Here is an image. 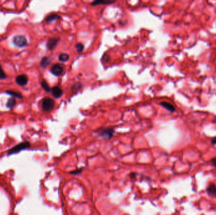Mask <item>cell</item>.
Here are the masks:
<instances>
[{
    "label": "cell",
    "mask_w": 216,
    "mask_h": 215,
    "mask_svg": "<svg viewBox=\"0 0 216 215\" xmlns=\"http://www.w3.org/2000/svg\"><path fill=\"white\" fill-rule=\"evenodd\" d=\"M42 109L44 112H50L54 108L55 102L53 99L49 97L44 98L42 100Z\"/></svg>",
    "instance_id": "cell-1"
},
{
    "label": "cell",
    "mask_w": 216,
    "mask_h": 215,
    "mask_svg": "<svg viewBox=\"0 0 216 215\" xmlns=\"http://www.w3.org/2000/svg\"><path fill=\"white\" fill-rule=\"evenodd\" d=\"M97 133L101 138L109 139L113 136L115 131L113 129L109 128H102L97 130Z\"/></svg>",
    "instance_id": "cell-2"
},
{
    "label": "cell",
    "mask_w": 216,
    "mask_h": 215,
    "mask_svg": "<svg viewBox=\"0 0 216 215\" xmlns=\"http://www.w3.org/2000/svg\"><path fill=\"white\" fill-rule=\"evenodd\" d=\"M13 43L18 48H22L27 46L28 43L25 37L23 35H16L13 37Z\"/></svg>",
    "instance_id": "cell-3"
},
{
    "label": "cell",
    "mask_w": 216,
    "mask_h": 215,
    "mask_svg": "<svg viewBox=\"0 0 216 215\" xmlns=\"http://www.w3.org/2000/svg\"><path fill=\"white\" fill-rule=\"evenodd\" d=\"M30 146V143L28 141H25L21 143L20 144H17L15 147H13V148H12L10 151H9V154H13V153H16L19 152L23 149H25L28 148H29Z\"/></svg>",
    "instance_id": "cell-4"
},
{
    "label": "cell",
    "mask_w": 216,
    "mask_h": 215,
    "mask_svg": "<svg viewBox=\"0 0 216 215\" xmlns=\"http://www.w3.org/2000/svg\"><path fill=\"white\" fill-rule=\"evenodd\" d=\"M50 71L53 74L56 76H59L62 75L64 71V68L62 64H54L51 68Z\"/></svg>",
    "instance_id": "cell-5"
},
{
    "label": "cell",
    "mask_w": 216,
    "mask_h": 215,
    "mask_svg": "<svg viewBox=\"0 0 216 215\" xmlns=\"http://www.w3.org/2000/svg\"><path fill=\"white\" fill-rule=\"evenodd\" d=\"M15 82L19 86L25 87L29 82V78L26 74H20L16 77Z\"/></svg>",
    "instance_id": "cell-6"
},
{
    "label": "cell",
    "mask_w": 216,
    "mask_h": 215,
    "mask_svg": "<svg viewBox=\"0 0 216 215\" xmlns=\"http://www.w3.org/2000/svg\"><path fill=\"white\" fill-rule=\"evenodd\" d=\"M59 40V39L57 38V37H53V38L49 39L47 42V48L49 51H53L56 48Z\"/></svg>",
    "instance_id": "cell-7"
},
{
    "label": "cell",
    "mask_w": 216,
    "mask_h": 215,
    "mask_svg": "<svg viewBox=\"0 0 216 215\" xmlns=\"http://www.w3.org/2000/svg\"><path fill=\"white\" fill-rule=\"evenodd\" d=\"M51 93H52V95L54 98L56 99H58L60 98L63 95V90L59 87H54L53 88H51Z\"/></svg>",
    "instance_id": "cell-8"
},
{
    "label": "cell",
    "mask_w": 216,
    "mask_h": 215,
    "mask_svg": "<svg viewBox=\"0 0 216 215\" xmlns=\"http://www.w3.org/2000/svg\"><path fill=\"white\" fill-rule=\"evenodd\" d=\"M207 192L209 196L216 198V186L214 184H210L207 188Z\"/></svg>",
    "instance_id": "cell-9"
},
{
    "label": "cell",
    "mask_w": 216,
    "mask_h": 215,
    "mask_svg": "<svg viewBox=\"0 0 216 215\" xmlns=\"http://www.w3.org/2000/svg\"><path fill=\"white\" fill-rule=\"evenodd\" d=\"M5 93L7 94L12 96L13 98H17V99H22L23 98V96L22 95V93L20 92H18L16 91H13V90H7L5 92Z\"/></svg>",
    "instance_id": "cell-10"
},
{
    "label": "cell",
    "mask_w": 216,
    "mask_h": 215,
    "mask_svg": "<svg viewBox=\"0 0 216 215\" xmlns=\"http://www.w3.org/2000/svg\"><path fill=\"white\" fill-rule=\"evenodd\" d=\"M59 18H60V17L58 15H57V14H54V13L51 14V15H48L46 17V23H49L53 22L58 20V19H59Z\"/></svg>",
    "instance_id": "cell-11"
},
{
    "label": "cell",
    "mask_w": 216,
    "mask_h": 215,
    "mask_svg": "<svg viewBox=\"0 0 216 215\" xmlns=\"http://www.w3.org/2000/svg\"><path fill=\"white\" fill-rule=\"evenodd\" d=\"M17 104V101L15 98H10L8 99V101L6 104V107L9 109H12L15 107Z\"/></svg>",
    "instance_id": "cell-12"
},
{
    "label": "cell",
    "mask_w": 216,
    "mask_h": 215,
    "mask_svg": "<svg viewBox=\"0 0 216 215\" xmlns=\"http://www.w3.org/2000/svg\"><path fill=\"white\" fill-rule=\"evenodd\" d=\"M160 104L169 111L171 112V113H173V112L175 111V107L172 104H171L170 103H168L166 102H162L160 103Z\"/></svg>",
    "instance_id": "cell-13"
},
{
    "label": "cell",
    "mask_w": 216,
    "mask_h": 215,
    "mask_svg": "<svg viewBox=\"0 0 216 215\" xmlns=\"http://www.w3.org/2000/svg\"><path fill=\"white\" fill-rule=\"evenodd\" d=\"M50 63H51V60H50L49 58L45 56L41 59L40 64H41V66L42 68H45L46 67H48L49 65L50 64Z\"/></svg>",
    "instance_id": "cell-14"
},
{
    "label": "cell",
    "mask_w": 216,
    "mask_h": 215,
    "mask_svg": "<svg viewBox=\"0 0 216 215\" xmlns=\"http://www.w3.org/2000/svg\"><path fill=\"white\" fill-rule=\"evenodd\" d=\"M41 85L42 88H43V90L46 92H50L51 91V88L49 86L48 82H47L45 79H42V81L41 82Z\"/></svg>",
    "instance_id": "cell-15"
},
{
    "label": "cell",
    "mask_w": 216,
    "mask_h": 215,
    "mask_svg": "<svg viewBox=\"0 0 216 215\" xmlns=\"http://www.w3.org/2000/svg\"><path fill=\"white\" fill-rule=\"evenodd\" d=\"M58 59H59V61H62V62H67L70 59V56L66 53L61 54L59 56Z\"/></svg>",
    "instance_id": "cell-16"
},
{
    "label": "cell",
    "mask_w": 216,
    "mask_h": 215,
    "mask_svg": "<svg viewBox=\"0 0 216 215\" xmlns=\"http://www.w3.org/2000/svg\"><path fill=\"white\" fill-rule=\"evenodd\" d=\"M115 3V1H96L94 2H93L91 3V5L92 6H96V5H98V4H112V3Z\"/></svg>",
    "instance_id": "cell-17"
},
{
    "label": "cell",
    "mask_w": 216,
    "mask_h": 215,
    "mask_svg": "<svg viewBox=\"0 0 216 215\" xmlns=\"http://www.w3.org/2000/svg\"><path fill=\"white\" fill-rule=\"evenodd\" d=\"M82 87V85L80 83H77L73 85L72 87V92H77L80 89H81Z\"/></svg>",
    "instance_id": "cell-18"
},
{
    "label": "cell",
    "mask_w": 216,
    "mask_h": 215,
    "mask_svg": "<svg viewBox=\"0 0 216 215\" xmlns=\"http://www.w3.org/2000/svg\"><path fill=\"white\" fill-rule=\"evenodd\" d=\"M76 49H77V51L78 53H81L83 52V50H84V45L81 43H78L76 45Z\"/></svg>",
    "instance_id": "cell-19"
},
{
    "label": "cell",
    "mask_w": 216,
    "mask_h": 215,
    "mask_svg": "<svg viewBox=\"0 0 216 215\" xmlns=\"http://www.w3.org/2000/svg\"><path fill=\"white\" fill-rule=\"evenodd\" d=\"M7 78V76L6 73L4 72V71L2 69V67L1 66V64H0V79H4Z\"/></svg>",
    "instance_id": "cell-20"
},
{
    "label": "cell",
    "mask_w": 216,
    "mask_h": 215,
    "mask_svg": "<svg viewBox=\"0 0 216 215\" xmlns=\"http://www.w3.org/2000/svg\"><path fill=\"white\" fill-rule=\"evenodd\" d=\"M82 169H78V170H76L72 172L71 174H72L73 175H76V174H79V173H80L82 172Z\"/></svg>",
    "instance_id": "cell-21"
},
{
    "label": "cell",
    "mask_w": 216,
    "mask_h": 215,
    "mask_svg": "<svg viewBox=\"0 0 216 215\" xmlns=\"http://www.w3.org/2000/svg\"><path fill=\"white\" fill-rule=\"evenodd\" d=\"M211 163H212V165H214L216 168V158H214L211 160Z\"/></svg>",
    "instance_id": "cell-22"
},
{
    "label": "cell",
    "mask_w": 216,
    "mask_h": 215,
    "mask_svg": "<svg viewBox=\"0 0 216 215\" xmlns=\"http://www.w3.org/2000/svg\"><path fill=\"white\" fill-rule=\"evenodd\" d=\"M211 143H212L213 145L216 144V137L212 139V140H211Z\"/></svg>",
    "instance_id": "cell-23"
}]
</instances>
